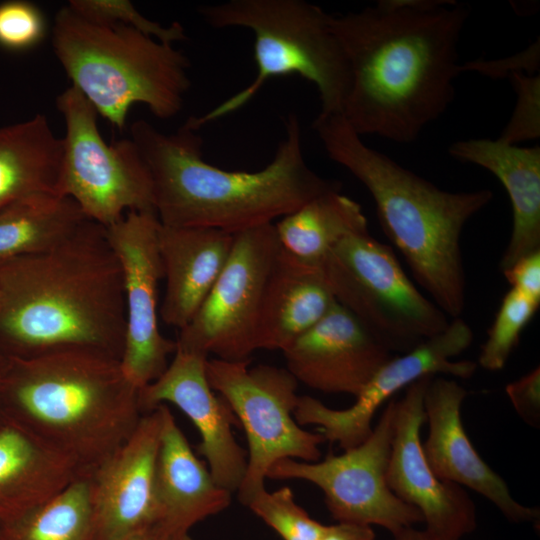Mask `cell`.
<instances>
[{
	"label": "cell",
	"instance_id": "9a60e30c",
	"mask_svg": "<svg viewBox=\"0 0 540 540\" xmlns=\"http://www.w3.org/2000/svg\"><path fill=\"white\" fill-rule=\"evenodd\" d=\"M432 377L413 382L396 400L387 483L399 499L419 510L430 536L460 540L476 527L474 503L461 486L435 475L420 439L426 422L424 395Z\"/></svg>",
	"mask_w": 540,
	"mask_h": 540
},
{
	"label": "cell",
	"instance_id": "d590c367",
	"mask_svg": "<svg viewBox=\"0 0 540 540\" xmlns=\"http://www.w3.org/2000/svg\"><path fill=\"white\" fill-rule=\"evenodd\" d=\"M502 273L511 289L540 304V251L520 258Z\"/></svg>",
	"mask_w": 540,
	"mask_h": 540
},
{
	"label": "cell",
	"instance_id": "d4e9b609",
	"mask_svg": "<svg viewBox=\"0 0 540 540\" xmlns=\"http://www.w3.org/2000/svg\"><path fill=\"white\" fill-rule=\"evenodd\" d=\"M63 158V138L43 114L0 127V209L33 194H59Z\"/></svg>",
	"mask_w": 540,
	"mask_h": 540
},
{
	"label": "cell",
	"instance_id": "ba28073f",
	"mask_svg": "<svg viewBox=\"0 0 540 540\" xmlns=\"http://www.w3.org/2000/svg\"><path fill=\"white\" fill-rule=\"evenodd\" d=\"M320 268L336 302L391 353H406L449 324L406 275L392 248L369 231L343 238Z\"/></svg>",
	"mask_w": 540,
	"mask_h": 540
},
{
	"label": "cell",
	"instance_id": "3957f363",
	"mask_svg": "<svg viewBox=\"0 0 540 540\" xmlns=\"http://www.w3.org/2000/svg\"><path fill=\"white\" fill-rule=\"evenodd\" d=\"M285 135L264 168L229 171L203 160L199 130L186 123L164 133L145 120L130 127L153 182L154 211L169 227H204L236 234L273 224L324 193L336 180L312 170L305 159L298 117L289 114Z\"/></svg>",
	"mask_w": 540,
	"mask_h": 540
},
{
	"label": "cell",
	"instance_id": "d6a6232c",
	"mask_svg": "<svg viewBox=\"0 0 540 540\" xmlns=\"http://www.w3.org/2000/svg\"><path fill=\"white\" fill-rule=\"evenodd\" d=\"M509 80L517 95L512 115L499 140L518 145L540 136V76L517 73Z\"/></svg>",
	"mask_w": 540,
	"mask_h": 540
},
{
	"label": "cell",
	"instance_id": "f546056e",
	"mask_svg": "<svg viewBox=\"0 0 540 540\" xmlns=\"http://www.w3.org/2000/svg\"><path fill=\"white\" fill-rule=\"evenodd\" d=\"M274 529L283 540H321L326 525L299 506L290 488L257 492L245 505Z\"/></svg>",
	"mask_w": 540,
	"mask_h": 540
},
{
	"label": "cell",
	"instance_id": "cb8c5ba5",
	"mask_svg": "<svg viewBox=\"0 0 540 540\" xmlns=\"http://www.w3.org/2000/svg\"><path fill=\"white\" fill-rule=\"evenodd\" d=\"M80 475L75 465L26 429L0 423V522L49 501Z\"/></svg>",
	"mask_w": 540,
	"mask_h": 540
},
{
	"label": "cell",
	"instance_id": "603a6c76",
	"mask_svg": "<svg viewBox=\"0 0 540 540\" xmlns=\"http://www.w3.org/2000/svg\"><path fill=\"white\" fill-rule=\"evenodd\" d=\"M336 303L322 269L302 262L281 248L262 298L256 331L257 350L283 351Z\"/></svg>",
	"mask_w": 540,
	"mask_h": 540
},
{
	"label": "cell",
	"instance_id": "8992f818",
	"mask_svg": "<svg viewBox=\"0 0 540 540\" xmlns=\"http://www.w3.org/2000/svg\"><path fill=\"white\" fill-rule=\"evenodd\" d=\"M52 47L71 86L120 131L136 103L163 120L183 109L190 62L172 44L126 25L90 21L67 5L55 15Z\"/></svg>",
	"mask_w": 540,
	"mask_h": 540
},
{
	"label": "cell",
	"instance_id": "ac0fdd59",
	"mask_svg": "<svg viewBox=\"0 0 540 540\" xmlns=\"http://www.w3.org/2000/svg\"><path fill=\"white\" fill-rule=\"evenodd\" d=\"M286 369L309 388L357 396L391 352L336 303L283 351Z\"/></svg>",
	"mask_w": 540,
	"mask_h": 540
},
{
	"label": "cell",
	"instance_id": "ffe728a7",
	"mask_svg": "<svg viewBox=\"0 0 540 540\" xmlns=\"http://www.w3.org/2000/svg\"><path fill=\"white\" fill-rule=\"evenodd\" d=\"M234 234L204 227L158 228L165 280L162 321L178 330L195 316L230 256Z\"/></svg>",
	"mask_w": 540,
	"mask_h": 540
},
{
	"label": "cell",
	"instance_id": "8d00e7d4",
	"mask_svg": "<svg viewBox=\"0 0 540 540\" xmlns=\"http://www.w3.org/2000/svg\"><path fill=\"white\" fill-rule=\"evenodd\" d=\"M321 540H376V535L368 525L338 522L326 526Z\"/></svg>",
	"mask_w": 540,
	"mask_h": 540
},
{
	"label": "cell",
	"instance_id": "f1b7e54d",
	"mask_svg": "<svg viewBox=\"0 0 540 540\" xmlns=\"http://www.w3.org/2000/svg\"><path fill=\"white\" fill-rule=\"evenodd\" d=\"M539 305L514 289L507 292L481 347L478 363L482 368L499 371L505 367Z\"/></svg>",
	"mask_w": 540,
	"mask_h": 540
},
{
	"label": "cell",
	"instance_id": "52a82bcc",
	"mask_svg": "<svg viewBox=\"0 0 540 540\" xmlns=\"http://www.w3.org/2000/svg\"><path fill=\"white\" fill-rule=\"evenodd\" d=\"M215 29L245 28L254 37L255 79L202 116L185 123L195 130L245 106L271 78L296 74L319 93L320 114H341L350 75L330 27V14L304 0H229L198 8Z\"/></svg>",
	"mask_w": 540,
	"mask_h": 540
},
{
	"label": "cell",
	"instance_id": "ab89813d",
	"mask_svg": "<svg viewBox=\"0 0 540 540\" xmlns=\"http://www.w3.org/2000/svg\"><path fill=\"white\" fill-rule=\"evenodd\" d=\"M6 361H7V358L0 353V379H1L4 367L6 365ZM4 418L5 417L2 413L1 406H0V423L4 420Z\"/></svg>",
	"mask_w": 540,
	"mask_h": 540
},
{
	"label": "cell",
	"instance_id": "8fae6325",
	"mask_svg": "<svg viewBox=\"0 0 540 540\" xmlns=\"http://www.w3.org/2000/svg\"><path fill=\"white\" fill-rule=\"evenodd\" d=\"M396 400L386 405L376 427L359 445L322 461L285 458L270 466L267 478L298 479L319 487L337 522L379 525L392 534L423 522L419 510L401 499L387 483Z\"/></svg>",
	"mask_w": 540,
	"mask_h": 540
},
{
	"label": "cell",
	"instance_id": "83f0119b",
	"mask_svg": "<svg viewBox=\"0 0 540 540\" xmlns=\"http://www.w3.org/2000/svg\"><path fill=\"white\" fill-rule=\"evenodd\" d=\"M0 540H96L89 476H79L44 504L0 522Z\"/></svg>",
	"mask_w": 540,
	"mask_h": 540
},
{
	"label": "cell",
	"instance_id": "484cf974",
	"mask_svg": "<svg viewBox=\"0 0 540 540\" xmlns=\"http://www.w3.org/2000/svg\"><path fill=\"white\" fill-rule=\"evenodd\" d=\"M88 220L68 196L39 193L0 209V265L49 250Z\"/></svg>",
	"mask_w": 540,
	"mask_h": 540
},
{
	"label": "cell",
	"instance_id": "d6986e66",
	"mask_svg": "<svg viewBox=\"0 0 540 540\" xmlns=\"http://www.w3.org/2000/svg\"><path fill=\"white\" fill-rule=\"evenodd\" d=\"M467 391L456 381L433 376L424 395L429 434L422 445L426 460L441 480L468 487L491 501L513 523H538L539 509L516 501L502 477L480 457L461 420Z\"/></svg>",
	"mask_w": 540,
	"mask_h": 540
},
{
	"label": "cell",
	"instance_id": "44dd1931",
	"mask_svg": "<svg viewBox=\"0 0 540 540\" xmlns=\"http://www.w3.org/2000/svg\"><path fill=\"white\" fill-rule=\"evenodd\" d=\"M162 411L155 473L157 522L189 533L196 523L225 510L232 493L215 482L165 404Z\"/></svg>",
	"mask_w": 540,
	"mask_h": 540
},
{
	"label": "cell",
	"instance_id": "9c48e42d",
	"mask_svg": "<svg viewBox=\"0 0 540 540\" xmlns=\"http://www.w3.org/2000/svg\"><path fill=\"white\" fill-rule=\"evenodd\" d=\"M250 360L208 358L206 376L212 389L230 405L248 442L247 467L237 497L245 506L265 488L268 469L291 458L316 462L321 457V433L300 427L294 418L298 381L286 369Z\"/></svg>",
	"mask_w": 540,
	"mask_h": 540
},
{
	"label": "cell",
	"instance_id": "74e56055",
	"mask_svg": "<svg viewBox=\"0 0 540 540\" xmlns=\"http://www.w3.org/2000/svg\"><path fill=\"white\" fill-rule=\"evenodd\" d=\"M120 540H191L188 532L170 529L158 522L136 530Z\"/></svg>",
	"mask_w": 540,
	"mask_h": 540
},
{
	"label": "cell",
	"instance_id": "f35d334b",
	"mask_svg": "<svg viewBox=\"0 0 540 540\" xmlns=\"http://www.w3.org/2000/svg\"><path fill=\"white\" fill-rule=\"evenodd\" d=\"M394 540H436L425 530H417L414 527H408L393 534Z\"/></svg>",
	"mask_w": 540,
	"mask_h": 540
},
{
	"label": "cell",
	"instance_id": "7402d4cb",
	"mask_svg": "<svg viewBox=\"0 0 540 540\" xmlns=\"http://www.w3.org/2000/svg\"><path fill=\"white\" fill-rule=\"evenodd\" d=\"M454 159L480 166L505 188L512 207V230L500 260L504 271L540 251V147H521L499 139H467L451 144Z\"/></svg>",
	"mask_w": 540,
	"mask_h": 540
},
{
	"label": "cell",
	"instance_id": "836d02e7",
	"mask_svg": "<svg viewBox=\"0 0 540 540\" xmlns=\"http://www.w3.org/2000/svg\"><path fill=\"white\" fill-rule=\"evenodd\" d=\"M539 38L514 55L497 60H472L460 65V72L473 71L492 79L510 78L517 73L539 74Z\"/></svg>",
	"mask_w": 540,
	"mask_h": 540
},
{
	"label": "cell",
	"instance_id": "e0dca14e",
	"mask_svg": "<svg viewBox=\"0 0 540 540\" xmlns=\"http://www.w3.org/2000/svg\"><path fill=\"white\" fill-rule=\"evenodd\" d=\"M162 404L143 414L132 435L90 475L96 540H120L157 522L156 462Z\"/></svg>",
	"mask_w": 540,
	"mask_h": 540
},
{
	"label": "cell",
	"instance_id": "2e32d148",
	"mask_svg": "<svg viewBox=\"0 0 540 540\" xmlns=\"http://www.w3.org/2000/svg\"><path fill=\"white\" fill-rule=\"evenodd\" d=\"M208 358L176 349L164 373L139 390L143 414L165 402L177 406L198 430L202 455L215 482L233 493L247 467V453L237 443L232 428L240 426L228 402L210 386L206 376Z\"/></svg>",
	"mask_w": 540,
	"mask_h": 540
},
{
	"label": "cell",
	"instance_id": "4dcf8cb0",
	"mask_svg": "<svg viewBox=\"0 0 540 540\" xmlns=\"http://www.w3.org/2000/svg\"><path fill=\"white\" fill-rule=\"evenodd\" d=\"M68 6L90 21L126 25L166 44L173 45L187 38L181 23L175 21L162 26L144 17L127 0H70Z\"/></svg>",
	"mask_w": 540,
	"mask_h": 540
},
{
	"label": "cell",
	"instance_id": "5bb4252c",
	"mask_svg": "<svg viewBox=\"0 0 540 540\" xmlns=\"http://www.w3.org/2000/svg\"><path fill=\"white\" fill-rule=\"evenodd\" d=\"M472 328L461 317L452 318L447 327L410 351L391 357L373 375L349 408L336 410L311 396H299L294 418L299 425H317L326 441L349 449L362 443L372 432L377 409L392 396L425 376L451 375L467 379L477 364L455 361L473 342Z\"/></svg>",
	"mask_w": 540,
	"mask_h": 540
},
{
	"label": "cell",
	"instance_id": "e575fe53",
	"mask_svg": "<svg viewBox=\"0 0 540 540\" xmlns=\"http://www.w3.org/2000/svg\"><path fill=\"white\" fill-rule=\"evenodd\" d=\"M506 394L523 421L532 426H540V368L506 386Z\"/></svg>",
	"mask_w": 540,
	"mask_h": 540
},
{
	"label": "cell",
	"instance_id": "6da1fadb",
	"mask_svg": "<svg viewBox=\"0 0 540 540\" xmlns=\"http://www.w3.org/2000/svg\"><path fill=\"white\" fill-rule=\"evenodd\" d=\"M470 13L452 1L382 0L330 14L350 75L341 115L359 136L411 143L448 109Z\"/></svg>",
	"mask_w": 540,
	"mask_h": 540
},
{
	"label": "cell",
	"instance_id": "4fadbf2b",
	"mask_svg": "<svg viewBox=\"0 0 540 540\" xmlns=\"http://www.w3.org/2000/svg\"><path fill=\"white\" fill-rule=\"evenodd\" d=\"M105 228L124 285L126 330L120 364L140 390L164 373L177 348L158 325V286L163 279L159 220L153 211H129Z\"/></svg>",
	"mask_w": 540,
	"mask_h": 540
},
{
	"label": "cell",
	"instance_id": "277c9868",
	"mask_svg": "<svg viewBox=\"0 0 540 540\" xmlns=\"http://www.w3.org/2000/svg\"><path fill=\"white\" fill-rule=\"evenodd\" d=\"M312 126L328 157L370 193L383 232L418 284L448 317H460L466 303L461 234L493 193L437 187L366 145L341 114L319 113Z\"/></svg>",
	"mask_w": 540,
	"mask_h": 540
},
{
	"label": "cell",
	"instance_id": "5b68a950",
	"mask_svg": "<svg viewBox=\"0 0 540 540\" xmlns=\"http://www.w3.org/2000/svg\"><path fill=\"white\" fill-rule=\"evenodd\" d=\"M4 417L89 476L136 429L139 389L120 360L90 351L7 358L0 379Z\"/></svg>",
	"mask_w": 540,
	"mask_h": 540
},
{
	"label": "cell",
	"instance_id": "4316f807",
	"mask_svg": "<svg viewBox=\"0 0 540 540\" xmlns=\"http://www.w3.org/2000/svg\"><path fill=\"white\" fill-rule=\"evenodd\" d=\"M274 226L284 251L318 267L343 238L369 231L361 205L340 190L309 200Z\"/></svg>",
	"mask_w": 540,
	"mask_h": 540
},
{
	"label": "cell",
	"instance_id": "30bf717a",
	"mask_svg": "<svg viewBox=\"0 0 540 540\" xmlns=\"http://www.w3.org/2000/svg\"><path fill=\"white\" fill-rule=\"evenodd\" d=\"M65 122L59 194L73 199L88 219L109 227L129 211H154L150 171L134 141L107 144L98 113L73 86L56 100Z\"/></svg>",
	"mask_w": 540,
	"mask_h": 540
},
{
	"label": "cell",
	"instance_id": "7c38bea8",
	"mask_svg": "<svg viewBox=\"0 0 540 540\" xmlns=\"http://www.w3.org/2000/svg\"><path fill=\"white\" fill-rule=\"evenodd\" d=\"M281 250L274 224L234 234L227 263L176 349L225 361L250 360L266 283Z\"/></svg>",
	"mask_w": 540,
	"mask_h": 540
},
{
	"label": "cell",
	"instance_id": "7a4b0ae2",
	"mask_svg": "<svg viewBox=\"0 0 540 540\" xmlns=\"http://www.w3.org/2000/svg\"><path fill=\"white\" fill-rule=\"evenodd\" d=\"M122 269L106 228L88 220L55 247L0 265V353L90 351L121 359Z\"/></svg>",
	"mask_w": 540,
	"mask_h": 540
},
{
	"label": "cell",
	"instance_id": "1f68e13d",
	"mask_svg": "<svg viewBox=\"0 0 540 540\" xmlns=\"http://www.w3.org/2000/svg\"><path fill=\"white\" fill-rule=\"evenodd\" d=\"M47 22L41 9L28 1L13 0L0 4V47L26 51L46 36Z\"/></svg>",
	"mask_w": 540,
	"mask_h": 540
}]
</instances>
